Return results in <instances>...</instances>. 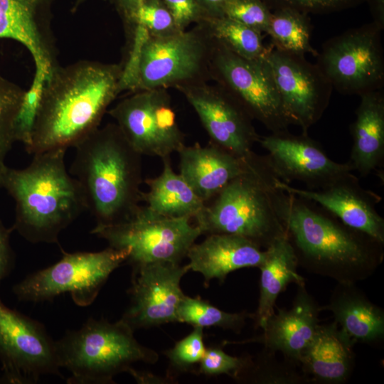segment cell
<instances>
[{"label": "cell", "mask_w": 384, "mask_h": 384, "mask_svg": "<svg viewBox=\"0 0 384 384\" xmlns=\"http://www.w3.org/2000/svg\"><path fill=\"white\" fill-rule=\"evenodd\" d=\"M26 90L0 76V170L15 140V122L23 102Z\"/></svg>", "instance_id": "cell-32"}, {"label": "cell", "mask_w": 384, "mask_h": 384, "mask_svg": "<svg viewBox=\"0 0 384 384\" xmlns=\"http://www.w3.org/2000/svg\"><path fill=\"white\" fill-rule=\"evenodd\" d=\"M74 148L69 172L78 181L95 228L132 218L140 207L143 182L141 155L116 123L97 128Z\"/></svg>", "instance_id": "cell-3"}, {"label": "cell", "mask_w": 384, "mask_h": 384, "mask_svg": "<svg viewBox=\"0 0 384 384\" xmlns=\"http://www.w3.org/2000/svg\"><path fill=\"white\" fill-rule=\"evenodd\" d=\"M211 41L210 73L219 85L271 133L287 131L292 124L265 57L244 58Z\"/></svg>", "instance_id": "cell-10"}, {"label": "cell", "mask_w": 384, "mask_h": 384, "mask_svg": "<svg viewBox=\"0 0 384 384\" xmlns=\"http://www.w3.org/2000/svg\"><path fill=\"white\" fill-rule=\"evenodd\" d=\"M190 218H167L140 206L129 220L110 226L94 228L91 233L109 247L125 250L132 267L156 262H181L201 231Z\"/></svg>", "instance_id": "cell-8"}, {"label": "cell", "mask_w": 384, "mask_h": 384, "mask_svg": "<svg viewBox=\"0 0 384 384\" xmlns=\"http://www.w3.org/2000/svg\"><path fill=\"white\" fill-rule=\"evenodd\" d=\"M203 16H218L222 7L231 0H196Z\"/></svg>", "instance_id": "cell-41"}, {"label": "cell", "mask_w": 384, "mask_h": 384, "mask_svg": "<svg viewBox=\"0 0 384 384\" xmlns=\"http://www.w3.org/2000/svg\"><path fill=\"white\" fill-rule=\"evenodd\" d=\"M214 41L234 53L249 60L264 58L270 47H265L262 33L225 16H203L197 23Z\"/></svg>", "instance_id": "cell-29"}, {"label": "cell", "mask_w": 384, "mask_h": 384, "mask_svg": "<svg viewBox=\"0 0 384 384\" xmlns=\"http://www.w3.org/2000/svg\"><path fill=\"white\" fill-rule=\"evenodd\" d=\"M271 10L289 7L302 12L326 14L354 8L367 0H264Z\"/></svg>", "instance_id": "cell-38"}, {"label": "cell", "mask_w": 384, "mask_h": 384, "mask_svg": "<svg viewBox=\"0 0 384 384\" xmlns=\"http://www.w3.org/2000/svg\"><path fill=\"white\" fill-rule=\"evenodd\" d=\"M321 311L332 312L334 321L356 344L384 342V310L354 283H338Z\"/></svg>", "instance_id": "cell-24"}, {"label": "cell", "mask_w": 384, "mask_h": 384, "mask_svg": "<svg viewBox=\"0 0 384 384\" xmlns=\"http://www.w3.org/2000/svg\"><path fill=\"white\" fill-rule=\"evenodd\" d=\"M171 14L176 26L186 30L191 23H198L203 17L196 0H162Z\"/></svg>", "instance_id": "cell-39"}, {"label": "cell", "mask_w": 384, "mask_h": 384, "mask_svg": "<svg viewBox=\"0 0 384 384\" xmlns=\"http://www.w3.org/2000/svg\"><path fill=\"white\" fill-rule=\"evenodd\" d=\"M132 31V45L129 58L124 65H122V73L120 80V89L136 92L143 46L149 36L148 30L139 25L129 29Z\"/></svg>", "instance_id": "cell-37"}, {"label": "cell", "mask_w": 384, "mask_h": 384, "mask_svg": "<svg viewBox=\"0 0 384 384\" xmlns=\"http://www.w3.org/2000/svg\"><path fill=\"white\" fill-rule=\"evenodd\" d=\"M265 58L291 124L308 133L329 106L333 90L331 82L305 55L271 46Z\"/></svg>", "instance_id": "cell-14"}, {"label": "cell", "mask_w": 384, "mask_h": 384, "mask_svg": "<svg viewBox=\"0 0 384 384\" xmlns=\"http://www.w3.org/2000/svg\"><path fill=\"white\" fill-rule=\"evenodd\" d=\"M59 366L71 374L68 383H112L137 362L155 363L159 355L140 344L123 321L111 323L90 318L82 326L55 341Z\"/></svg>", "instance_id": "cell-6"}, {"label": "cell", "mask_w": 384, "mask_h": 384, "mask_svg": "<svg viewBox=\"0 0 384 384\" xmlns=\"http://www.w3.org/2000/svg\"><path fill=\"white\" fill-rule=\"evenodd\" d=\"M190 270L181 262H156L132 267L129 304L120 319L134 331L177 322V310L185 295L180 287Z\"/></svg>", "instance_id": "cell-15"}, {"label": "cell", "mask_w": 384, "mask_h": 384, "mask_svg": "<svg viewBox=\"0 0 384 384\" xmlns=\"http://www.w3.org/2000/svg\"><path fill=\"white\" fill-rule=\"evenodd\" d=\"M86 0H75L73 6V11H76L78 8Z\"/></svg>", "instance_id": "cell-44"}, {"label": "cell", "mask_w": 384, "mask_h": 384, "mask_svg": "<svg viewBox=\"0 0 384 384\" xmlns=\"http://www.w3.org/2000/svg\"><path fill=\"white\" fill-rule=\"evenodd\" d=\"M212 41L203 28L151 35L142 52L137 90L198 82L210 65Z\"/></svg>", "instance_id": "cell-11"}, {"label": "cell", "mask_w": 384, "mask_h": 384, "mask_svg": "<svg viewBox=\"0 0 384 384\" xmlns=\"http://www.w3.org/2000/svg\"><path fill=\"white\" fill-rule=\"evenodd\" d=\"M123 21L128 29L139 25L146 28L151 35L167 34L179 30L162 0H145Z\"/></svg>", "instance_id": "cell-33"}, {"label": "cell", "mask_w": 384, "mask_h": 384, "mask_svg": "<svg viewBox=\"0 0 384 384\" xmlns=\"http://www.w3.org/2000/svg\"><path fill=\"white\" fill-rule=\"evenodd\" d=\"M159 176L144 181L149 191L142 193L146 208L161 216L194 218L206 205L180 174L174 171L170 157L161 159Z\"/></svg>", "instance_id": "cell-27"}, {"label": "cell", "mask_w": 384, "mask_h": 384, "mask_svg": "<svg viewBox=\"0 0 384 384\" xmlns=\"http://www.w3.org/2000/svg\"><path fill=\"white\" fill-rule=\"evenodd\" d=\"M235 380L256 384H308L297 364L284 357L279 360L276 353L265 348L255 358L248 356Z\"/></svg>", "instance_id": "cell-30"}, {"label": "cell", "mask_w": 384, "mask_h": 384, "mask_svg": "<svg viewBox=\"0 0 384 384\" xmlns=\"http://www.w3.org/2000/svg\"><path fill=\"white\" fill-rule=\"evenodd\" d=\"M265 258L260 270V295L257 309L254 313L256 328L262 329L275 312V303L287 287L294 283L305 284L299 274L297 257L287 236L281 238L265 249Z\"/></svg>", "instance_id": "cell-26"}, {"label": "cell", "mask_w": 384, "mask_h": 384, "mask_svg": "<svg viewBox=\"0 0 384 384\" xmlns=\"http://www.w3.org/2000/svg\"><path fill=\"white\" fill-rule=\"evenodd\" d=\"M277 177L267 156L252 151L245 170L194 218L201 234L239 235L265 250L287 236L278 212Z\"/></svg>", "instance_id": "cell-5"}, {"label": "cell", "mask_w": 384, "mask_h": 384, "mask_svg": "<svg viewBox=\"0 0 384 384\" xmlns=\"http://www.w3.org/2000/svg\"><path fill=\"white\" fill-rule=\"evenodd\" d=\"M127 141L141 155L170 157L185 145L166 88L134 92L108 110Z\"/></svg>", "instance_id": "cell-12"}, {"label": "cell", "mask_w": 384, "mask_h": 384, "mask_svg": "<svg viewBox=\"0 0 384 384\" xmlns=\"http://www.w3.org/2000/svg\"><path fill=\"white\" fill-rule=\"evenodd\" d=\"M0 380L7 383H36L43 375L63 378L55 341L44 326L0 300Z\"/></svg>", "instance_id": "cell-13"}, {"label": "cell", "mask_w": 384, "mask_h": 384, "mask_svg": "<svg viewBox=\"0 0 384 384\" xmlns=\"http://www.w3.org/2000/svg\"><path fill=\"white\" fill-rule=\"evenodd\" d=\"M206 347L202 327H193V331L165 352L171 366L180 371H186L199 364Z\"/></svg>", "instance_id": "cell-35"}, {"label": "cell", "mask_w": 384, "mask_h": 384, "mask_svg": "<svg viewBox=\"0 0 384 384\" xmlns=\"http://www.w3.org/2000/svg\"><path fill=\"white\" fill-rule=\"evenodd\" d=\"M175 87L194 109L210 142L239 157H246L253 151L260 137L252 124L254 119L225 89L201 82Z\"/></svg>", "instance_id": "cell-16"}, {"label": "cell", "mask_w": 384, "mask_h": 384, "mask_svg": "<svg viewBox=\"0 0 384 384\" xmlns=\"http://www.w3.org/2000/svg\"><path fill=\"white\" fill-rule=\"evenodd\" d=\"M12 228H6L0 221V284L14 265V253L10 245Z\"/></svg>", "instance_id": "cell-40"}, {"label": "cell", "mask_w": 384, "mask_h": 384, "mask_svg": "<svg viewBox=\"0 0 384 384\" xmlns=\"http://www.w3.org/2000/svg\"><path fill=\"white\" fill-rule=\"evenodd\" d=\"M117 11L124 20L128 16L145 0H110Z\"/></svg>", "instance_id": "cell-43"}, {"label": "cell", "mask_w": 384, "mask_h": 384, "mask_svg": "<svg viewBox=\"0 0 384 384\" xmlns=\"http://www.w3.org/2000/svg\"><path fill=\"white\" fill-rule=\"evenodd\" d=\"M122 65L80 60L58 65L43 84L26 151L74 147L100 127L120 89Z\"/></svg>", "instance_id": "cell-1"}, {"label": "cell", "mask_w": 384, "mask_h": 384, "mask_svg": "<svg viewBox=\"0 0 384 384\" xmlns=\"http://www.w3.org/2000/svg\"><path fill=\"white\" fill-rule=\"evenodd\" d=\"M254 314L246 311L230 313L220 310L208 302L198 297L184 295L177 310V322L186 323L193 327H219L240 334L247 319Z\"/></svg>", "instance_id": "cell-31"}, {"label": "cell", "mask_w": 384, "mask_h": 384, "mask_svg": "<svg viewBox=\"0 0 384 384\" xmlns=\"http://www.w3.org/2000/svg\"><path fill=\"white\" fill-rule=\"evenodd\" d=\"M381 30L374 23L350 28L329 38L316 64L342 95H358L382 89L384 53Z\"/></svg>", "instance_id": "cell-9"}, {"label": "cell", "mask_w": 384, "mask_h": 384, "mask_svg": "<svg viewBox=\"0 0 384 384\" xmlns=\"http://www.w3.org/2000/svg\"><path fill=\"white\" fill-rule=\"evenodd\" d=\"M321 306L306 290L305 284L297 285L289 309L275 306L277 312L267 319L262 333L238 343H260L265 348L280 353L284 358L299 366L301 356L319 324Z\"/></svg>", "instance_id": "cell-20"}, {"label": "cell", "mask_w": 384, "mask_h": 384, "mask_svg": "<svg viewBox=\"0 0 384 384\" xmlns=\"http://www.w3.org/2000/svg\"><path fill=\"white\" fill-rule=\"evenodd\" d=\"M247 358L246 356H233L221 348L210 346L206 348L199 363L198 372L208 376L226 374L235 379L245 366Z\"/></svg>", "instance_id": "cell-36"}, {"label": "cell", "mask_w": 384, "mask_h": 384, "mask_svg": "<svg viewBox=\"0 0 384 384\" xmlns=\"http://www.w3.org/2000/svg\"><path fill=\"white\" fill-rule=\"evenodd\" d=\"M360 97L351 126L353 144L348 162L353 171L366 177L383 166L384 91L368 92Z\"/></svg>", "instance_id": "cell-25"}, {"label": "cell", "mask_w": 384, "mask_h": 384, "mask_svg": "<svg viewBox=\"0 0 384 384\" xmlns=\"http://www.w3.org/2000/svg\"><path fill=\"white\" fill-rule=\"evenodd\" d=\"M279 190V215L299 267L338 283L356 284L381 265L383 242L348 226L314 202Z\"/></svg>", "instance_id": "cell-2"}, {"label": "cell", "mask_w": 384, "mask_h": 384, "mask_svg": "<svg viewBox=\"0 0 384 384\" xmlns=\"http://www.w3.org/2000/svg\"><path fill=\"white\" fill-rule=\"evenodd\" d=\"M311 25L309 14L289 7L273 9L267 34L272 46L280 51L316 56L310 42Z\"/></svg>", "instance_id": "cell-28"}, {"label": "cell", "mask_w": 384, "mask_h": 384, "mask_svg": "<svg viewBox=\"0 0 384 384\" xmlns=\"http://www.w3.org/2000/svg\"><path fill=\"white\" fill-rule=\"evenodd\" d=\"M67 149L33 154L28 166L0 170V187L15 201L12 230L31 243H58L60 233L87 210L77 179L67 170Z\"/></svg>", "instance_id": "cell-4"}, {"label": "cell", "mask_w": 384, "mask_h": 384, "mask_svg": "<svg viewBox=\"0 0 384 384\" xmlns=\"http://www.w3.org/2000/svg\"><path fill=\"white\" fill-rule=\"evenodd\" d=\"M354 345L334 321L319 324L299 360V368L308 384L346 383L355 368Z\"/></svg>", "instance_id": "cell-21"}, {"label": "cell", "mask_w": 384, "mask_h": 384, "mask_svg": "<svg viewBox=\"0 0 384 384\" xmlns=\"http://www.w3.org/2000/svg\"><path fill=\"white\" fill-rule=\"evenodd\" d=\"M258 143L267 151V156L277 176L288 184L299 181L307 189L317 190L353 171L348 161H333L308 133L295 135L289 130L271 133L260 136Z\"/></svg>", "instance_id": "cell-18"}, {"label": "cell", "mask_w": 384, "mask_h": 384, "mask_svg": "<svg viewBox=\"0 0 384 384\" xmlns=\"http://www.w3.org/2000/svg\"><path fill=\"white\" fill-rule=\"evenodd\" d=\"M127 257V250L111 247L99 252H63L56 263L15 284L13 292L19 301L34 303L52 301L67 292L77 305L87 306Z\"/></svg>", "instance_id": "cell-7"}, {"label": "cell", "mask_w": 384, "mask_h": 384, "mask_svg": "<svg viewBox=\"0 0 384 384\" xmlns=\"http://www.w3.org/2000/svg\"><path fill=\"white\" fill-rule=\"evenodd\" d=\"M55 0H0V38L22 44L30 53L35 74L28 92L39 94L45 82L59 65L51 29Z\"/></svg>", "instance_id": "cell-17"}, {"label": "cell", "mask_w": 384, "mask_h": 384, "mask_svg": "<svg viewBox=\"0 0 384 384\" xmlns=\"http://www.w3.org/2000/svg\"><path fill=\"white\" fill-rule=\"evenodd\" d=\"M265 250L243 237L223 233L207 235L200 243H193L186 257L190 270L201 273L205 284L217 279L223 282L232 272L257 267L263 263Z\"/></svg>", "instance_id": "cell-22"}, {"label": "cell", "mask_w": 384, "mask_h": 384, "mask_svg": "<svg viewBox=\"0 0 384 384\" xmlns=\"http://www.w3.org/2000/svg\"><path fill=\"white\" fill-rule=\"evenodd\" d=\"M274 185L284 192L314 202L348 226L384 243V219L376 208L381 197L363 188L351 171L317 190L293 187L277 177Z\"/></svg>", "instance_id": "cell-19"}, {"label": "cell", "mask_w": 384, "mask_h": 384, "mask_svg": "<svg viewBox=\"0 0 384 384\" xmlns=\"http://www.w3.org/2000/svg\"><path fill=\"white\" fill-rule=\"evenodd\" d=\"M272 10L264 0H231L221 9L218 16H225L260 33H267Z\"/></svg>", "instance_id": "cell-34"}, {"label": "cell", "mask_w": 384, "mask_h": 384, "mask_svg": "<svg viewBox=\"0 0 384 384\" xmlns=\"http://www.w3.org/2000/svg\"><path fill=\"white\" fill-rule=\"evenodd\" d=\"M373 21L381 30L384 28V0H367Z\"/></svg>", "instance_id": "cell-42"}, {"label": "cell", "mask_w": 384, "mask_h": 384, "mask_svg": "<svg viewBox=\"0 0 384 384\" xmlns=\"http://www.w3.org/2000/svg\"><path fill=\"white\" fill-rule=\"evenodd\" d=\"M177 153L179 174L206 203L245 168V157H239L211 142L206 146L185 144Z\"/></svg>", "instance_id": "cell-23"}]
</instances>
